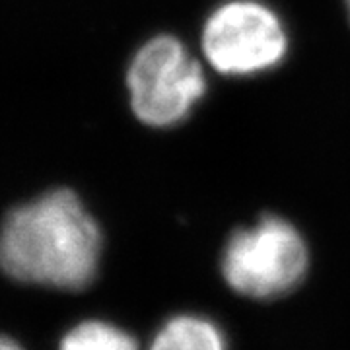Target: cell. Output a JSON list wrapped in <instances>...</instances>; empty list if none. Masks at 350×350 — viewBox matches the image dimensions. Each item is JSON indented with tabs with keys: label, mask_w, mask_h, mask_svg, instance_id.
<instances>
[{
	"label": "cell",
	"mask_w": 350,
	"mask_h": 350,
	"mask_svg": "<svg viewBox=\"0 0 350 350\" xmlns=\"http://www.w3.org/2000/svg\"><path fill=\"white\" fill-rule=\"evenodd\" d=\"M101 230L70 189H53L6 214L0 269L18 282L86 288L100 267Z\"/></svg>",
	"instance_id": "6da1fadb"
},
{
	"label": "cell",
	"mask_w": 350,
	"mask_h": 350,
	"mask_svg": "<svg viewBox=\"0 0 350 350\" xmlns=\"http://www.w3.org/2000/svg\"><path fill=\"white\" fill-rule=\"evenodd\" d=\"M308 269V247L300 232L280 216H265L236 232L226 243L222 275L238 294L269 300L288 294Z\"/></svg>",
	"instance_id": "7a4b0ae2"
},
{
	"label": "cell",
	"mask_w": 350,
	"mask_h": 350,
	"mask_svg": "<svg viewBox=\"0 0 350 350\" xmlns=\"http://www.w3.org/2000/svg\"><path fill=\"white\" fill-rule=\"evenodd\" d=\"M133 111L150 126L179 125L206 92L200 64L172 36H160L138 51L126 72Z\"/></svg>",
	"instance_id": "3957f363"
},
{
	"label": "cell",
	"mask_w": 350,
	"mask_h": 350,
	"mask_svg": "<svg viewBox=\"0 0 350 350\" xmlns=\"http://www.w3.org/2000/svg\"><path fill=\"white\" fill-rule=\"evenodd\" d=\"M288 38L271 8L255 0L226 2L202 29V51L222 75L247 76L269 70L284 59Z\"/></svg>",
	"instance_id": "277c9868"
},
{
	"label": "cell",
	"mask_w": 350,
	"mask_h": 350,
	"mask_svg": "<svg viewBox=\"0 0 350 350\" xmlns=\"http://www.w3.org/2000/svg\"><path fill=\"white\" fill-rule=\"evenodd\" d=\"M150 350H226V340L213 321L177 315L156 333Z\"/></svg>",
	"instance_id": "5b68a950"
},
{
	"label": "cell",
	"mask_w": 350,
	"mask_h": 350,
	"mask_svg": "<svg viewBox=\"0 0 350 350\" xmlns=\"http://www.w3.org/2000/svg\"><path fill=\"white\" fill-rule=\"evenodd\" d=\"M59 350H138V342L123 329L94 319L72 327Z\"/></svg>",
	"instance_id": "8992f818"
},
{
	"label": "cell",
	"mask_w": 350,
	"mask_h": 350,
	"mask_svg": "<svg viewBox=\"0 0 350 350\" xmlns=\"http://www.w3.org/2000/svg\"><path fill=\"white\" fill-rule=\"evenodd\" d=\"M0 350H24V349H22L16 340H12V338L0 335Z\"/></svg>",
	"instance_id": "52a82bcc"
},
{
	"label": "cell",
	"mask_w": 350,
	"mask_h": 350,
	"mask_svg": "<svg viewBox=\"0 0 350 350\" xmlns=\"http://www.w3.org/2000/svg\"><path fill=\"white\" fill-rule=\"evenodd\" d=\"M345 4H347V10H349V20H350V0H345Z\"/></svg>",
	"instance_id": "ba28073f"
}]
</instances>
